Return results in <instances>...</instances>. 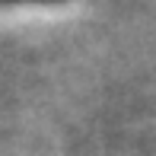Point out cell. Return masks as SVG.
I'll return each instance as SVG.
<instances>
[{
	"mask_svg": "<svg viewBox=\"0 0 156 156\" xmlns=\"http://www.w3.org/2000/svg\"><path fill=\"white\" fill-rule=\"evenodd\" d=\"M10 3H16V0H10ZM23 3H58V0H23Z\"/></svg>",
	"mask_w": 156,
	"mask_h": 156,
	"instance_id": "1",
	"label": "cell"
}]
</instances>
